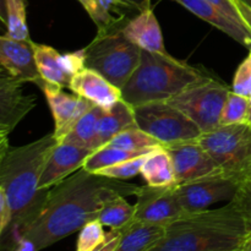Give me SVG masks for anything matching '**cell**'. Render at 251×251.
<instances>
[{"label": "cell", "mask_w": 251, "mask_h": 251, "mask_svg": "<svg viewBox=\"0 0 251 251\" xmlns=\"http://www.w3.org/2000/svg\"><path fill=\"white\" fill-rule=\"evenodd\" d=\"M139 188L125 180L80 169L49 190L39 213L22 230L19 239L31 240L37 251L51 247L78 232L86 223L97 220L109 199L136 196Z\"/></svg>", "instance_id": "obj_1"}, {"label": "cell", "mask_w": 251, "mask_h": 251, "mask_svg": "<svg viewBox=\"0 0 251 251\" xmlns=\"http://www.w3.org/2000/svg\"><path fill=\"white\" fill-rule=\"evenodd\" d=\"M58 144L50 132L24 146H10L0 153V191L12 210L11 225L1 237L11 238V248L47 200L50 189L39 190V180L47 159Z\"/></svg>", "instance_id": "obj_2"}, {"label": "cell", "mask_w": 251, "mask_h": 251, "mask_svg": "<svg viewBox=\"0 0 251 251\" xmlns=\"http://www.w3.org/2000/svg\"><path fill=\"white\" fill-rule=\"evenodd\" d=\"M251 235V222L234 200L215 210L189 213L166 227L150 251H240Z\"/></svg>", "instance_id": "obj_3"}, {"label": "cell", "mask_w": 251, "mask_h": 251, "mask_svg": "<svg viewBox=\"0 0 251 251\" xmlns=\"http://www.w3.org/2000/svg\"><path fill=\"white\" fill-rule=\"evenodd\" d=\"M203 69L172 56L142 50L139 66L123 87V100L132 108L171 100L198 83L211 80Z\"/></svg>", "instance_id": "obj_4"}, {"label": "cell", "mask_w": 251, "mask_h": 251, "mask_svg": "<svg viewBox=\"0 0 251 251\" xmlns=\"http://www.w3.org/2000/svg\"><path fill=\"white\" fill-rule=\"evenodd\" d=\"M86 66L122 88L135 73L141 60L142 49L123 34L122 28L98 33L85 48Z\"/></svg>", "instance_id": "obj_5"}, {"label": "cell", "mask_w": 251, "mask_h": 251, "mask_svg": "<svg viewBox=\"0 0 251 251\" xmlns=\"http://www.w3.org/2000/svg\"><path fill=\"white\" fill-rule=\"evenodd\" d=\"M223 174L242 183L251 174V125L218 126L198 139Z\"/></svg>", "instance_id": "obj_6"}, {"label": "cell", "mask_w": 251, "mask_h": 251, "mask_svg": "<svg viewBox=\"0 0 251 251\" xmlns=\"http://www.w3.org/2000/svg\"><path fill=\"white\" fill-rule=\"evenodd\" d=\"M137 127L161 142L163 147L193 141L202 134L198 125L167 100L134 108Z\"/></svg>", "instance_id": "obj_7"}, {"label": "cell", "mask_w": 251, "mask_h": 251, "mask_svg": "<svg viewBox=\"0 0 251 251\" xmlns=\"http://www.w3.org/2000/svg\"><path fill=\"white\" fill-rule=\"evenodd\" d=\"M230 91V87L213 77L186 88L167 102L193 120L203 134L221 125L223 108Z\"/></svg>", "instance_id": "obj_8"}, {"label": "cell", "mask_w": 251, "mask_h": 251, "mask_svg": "<svg viewBox=\"0 0 251 251\" xmlns=\"http://www.w3.org/2000/svg\"><path fill=\"white\" fill-rule=\"evenodd\" d=\"M189 215L176 194V185L140 186L136 194L134 222L167 227Z\"/></svg>", "instance_id": "obj_9"}, {"label": "cell", "mask_w": 251, "mask_h": 251, "mask_svg": "<svg viewBox=\"0 0 251 251\" xmlns=\"http://www.w3.org/2000/svg\"><path fill=\"white\" fill-rule=\"evenodd\" d=\"M239 188L238 179L217 174L176 185V194L184 210L188 213H196L208 210L215 203L234 200Z\"/></svg>", "instance_id": "obj_10"}, {"label": "cell", "mask_w": 251, "mask_h": 251, "mask_svg": "<svg viewBox=\"0 0 251 251\" xmlns=\"http://www.w3.org/2000/svg\"><path fill=\"white\" fill-rule=\"evenodd\" d=\"M24 82L1 70L0 76V153L10 147L9 135L36 105L34 96L22 92Z\"/></svg>", "instance_id": "obj_11"}, {"label": "cell", "mask_w": 251, "mask_h": 251, "mask_svg": "<svg viewBox=\"0 0 251 251\" xmlns=\"http://www.w3.org/2000/svg\"><path fill=\"white\" fill-rule=\"evenodd\" d=\"M37 68L46 82L69 88L74 76L86 66L85 48L71 53H59L53 47L32 41Z\"/></svg>", "instance_id": "obj_12"}, {"label": "cell", "mask_w": 251, "mask_h": 251, "mask_svg": "<svg viewBox=\"0 0 251 251\" xmlns=\"http://www.w3.org/2000/svg\"><path fill=\"white\" fill-rule=\"evenodd\" d=\"M173 159L176 185L223 174L198 139L166 147Z\"/></svg>", "instance_id": "obj_13"}, {"label": "cell", "mask_w": 251, "mask_h": 251, "mask_svg": "<svg viewBox=\"0 0 251 251\" xmlns=\"http://www.w3.org/2000/svg\"><path fill=\"white\" fill-rule=\"evenodd\" d=\"M50 108L54 119V135L61 142L70 132L74 125L80 120L86 112L92 108V103L76 93H69L59 86L44 81L41 87Z\"/></svg>", "instance_id": "obj_14"}, {"label": "cell", "mask_w": 251, "mask_h": 251, "mask_svg": "<svg viewBox=\"0 0 251 251\" xmlns=\"http://www.w3.org/2000/svg\"><path fill=\"white\" fill-rule=\"evenodd\" d=\"M0 64L7 75L24 83L32 82L41 87L44 82L37 68L31 39L19 41L6 34L0 37Z\"/></svg>", "instance_id": "obj_15"}, {"label": "cell", "mask_w": 251, "mask_h": 251, "mask_svg": "<svg viewBox=\"0 0 251 251\" xmlns=\"http://www.w3.org/2000/svg\"><path fill=\"white\" fill-rule=\"evenodd\" d=\"M95 151L66 142H59L48 157L39 180V190H48L83 168Z\"/></svg>", "instance_id": "obj_16"}, {"label": "cell", "mask_w": 251, "mask_h": 251, "mask_svg": "<svg viewBox=\"0 0 251 251\" xmlns=\"http://www.w3.org/2000/svg\"><path fill=\"white\" fill-rule=\"evenodd\" d=\"M69 88L71 92L90 100L103 110H109L123 100L122 88L113 85L104 76L90 68H85L76 74Z\"/></svg>", "instance_id": "obj_17"}, {"label": "cell", "mask_w": 251, "mask_h": 251, "mask_svg": "<svg viewBox=\"0 0 251 251\" xmlns=\"http://www.w3.org/2000/svg\"><path fill=\"white\" fill-rule=\"evenodd\" d=\"M195 16L208 22L244 47H251V31L242 22L232 19L207 0H173Z\"/></svg>", "instance_id": "obj_18"}, {"label": "cell", "mask_w": 251, "mask_h": 251, "mask_svg": "<svg viewBox=\"0 0 251 251\" xmlns=\"http://www.w3.org/2000/svg\"><path fill=\"white\" fill-rule=\"evenodd\" d=\"M122 32L131 43L140 49L151 53H168L164 47L161 26L151 6L142 10L139 15L122 27Z\"/></svg>", "instance_id": "obj_19"}, {"label": "cell", "mask_w": 251, "mask_h": 251, "mask_svg": "<svg viewBox=\"0 0 251 251\" xmlns=\"http://www.w3.org/2000/svg\"><path fill=\"white\" fill-rule=\"evenodd\" d=\"M97 26L98 33L119 28L130 10L137 7L129 0H77ZM139 11V10H137Z\"/></svg>", "instance_id": "obj_20"}, {"label": "cell", "mask_w": 251, "mask_h": 251, "mask_svg": "<svg viewBox=\"0 0 251 251\" xmlns=\"http://www.w3.org/2000/svg\"><path fill=\"white\" fill-rule=\"evenodd\" d=\"M134 108L119 100L109 110H103L97 125V150L105 146L113 137L131 127H136Z\"/></svg>", "instance_id": "obj_21"}, {"label": "cell", "mask_w": 251, "mask_h": 251, "mask_svg": "<svg viewBox=\"0 0 251 251\" xmlns=\"http://www.w3.org/2000/svg\"><path fill=\"white\" fill-rule=\"evenodd\" d=\"M140 174L150 186L176 185L173 159L166 147H159L147 156Z\"/></svg>", "instance_id": "obj_22"}, {"label": "cell", "mask_w": 251, "mask_h": 251, "mask_svg": "<svg viewBox=\"0 0 251 251\" xmlns=\"http://www.w3.org/2000/svg\"><path fill=\"white\" fill-rule=\"evenodd\" d=\"M166 233V227L134 222L125 228L115 251H150Z\"/></svg>", "instance_id": "obj_23"}, {"label": "cell", "mask_w": 251, "mask_h": 251, "mask_svg": "<svg viewBox=\"0 0 251 251\" xmlns=\"http://www.w3.org/2000/svg\"><path fill=\"white\" fill-rule=\"evenodd\" d=\"M102 113V108L98 105H92V108L86 112L74 125L73 129L61 142L73 144L96 151L97 150V125Z\"/></svg>", "instance_id": "obj_24"}, {"label": "cell", "mask_w": 251, "mask_h": 251, "mask_svg": "<svg viewBox=\"0 0 251 251\" xmlns=\"http://www.w3.org/2000/svg\"><path fill=\"white\" fill-rule=\"evenodd\" d=\"M135 205H130L125 196L117 195L103 205L97 220L110 229H123L134 223Z\"/></svg>", "instance_id": "obj_25"}, {"label": "cell", "mask_w": 251, "mask_h": 251, "mask_svg": "<svg viewBox=\"0 0 251 251\" xmlns=\"http://www.w3.org/2000/svg\"><path fill=\"white\" fill-rule=\"evenodd\" d=\"M150 152L152 151H129V150L117 149L112 146H103L91 153V156L86 159L82 169L91 173H96L103 168L123 163V162L144 156Z\"/></svg>", "instance_id": "obj_26"}, {"label": "cell", "mask_w": 251, "mask_h": 251, "mask_svg": "<svg viewBox=\"0 0 251 251\" xmlns=\"http://www.w3.org/2000/svg\"><path fill=\"white\" fill-rule=\"evenodd\" d=\"M6 36L19 41L29 39L28 26H27L26 1L25 0H4Z\"/></svg>", "instance_id": "obj_27"}, {"label": "cell", "mask_w": 251, "mask_h": 251, "mask_svg": "<svg viewBox=\"0 0 251 251\" xmlns=\"http://www.w3.org/2000/svg\"><path fill=\"white\" fill-rule=\"evenodd\" d=\"M105 146L129 150V151H153L159 147H163V145L136 126L118 134Z\"/></svg>", "instance_id": "obj_28"}, {"label": "cell", "mask_w": 251, "mask_h": 251, "mask_svg": "<svg viewBox=\"0 0 251 251\" xmlns=\"http://www.w3.org/2000/svg\"><path fill=\"white\" fill-rule=\"evenodd\" d=\"M248 114H249V98L230 91L223 108L220 126L248 124Z\"/></svg>", "instance_id": "obj_29"}, {"label": "cell", "mask_w": 251, "mask_h": 251, "mask_svg": "<svg viewBox=\"0 0 251 251\" xmlns=\"http://www.w3.org/2000/svg\"><path fill=\"white\" fill-rule=\"evenodd\" d=\"M104 226L98 220L86 223L78 230V238L76 242V251H93L105 240L107 233L103 229Z\"/></svg>", "instance_id": "obj_30"}, {"label": "cell", "mask_w": 251, "mask_h": 251, "mask_svg": "<svg viewBox=\"0 0 251 251\" xmlns=\"http://www.w3.org/2000/svg\"><path fill=\"white\" fill-rule=\"evenodd\" d=\"M150 153H151V152H150ZM150 153L136 157V158L129 159V161H125L123 162V163L115 164V166L103 168L100 169V171L96 172V174H98V176H108V178H112V179L126 180V179H130L132 178V176L141 173L142 166H144L145 161H146L147 156H149Z\"/></svg>", "instance_id": "obj_31"}, {"label": "cell", "mask_w": 251, "mask_h": 251, "mask_svg": "<svg viewBox=\"0 0 251 251\" xmlns=\"http://www.w3.org/2000/svg\"><path fill=\"white\" fill-rule=\"evenodd\" d=\"M232 92L237 95L244 96V97H251V59L248 56L239 66L233 77Z\"/></svg>", "instance_id": "obj_32"}, {"label": "cell", "mask_w": 251, "mask_h": 251, "mask_svg": "<svg viewBox=\"0 0 251 251\" xmlns=\"http://www.w3.org/2000/svg\"><path fill=\"white\" fill-rule=\"evenodd\" d=\"M234 201L242 207V210L244 211V213L251 222V174L244 180H242L239 191H238Z\"/></svg>", "instance_id": "obj_33"}, {"label": "cell", "mask_w": 251, "mask_h": 251, "mask_svg": "<svg viewBox=\"0 0 251 251\" xmlns=\"http://www.w3.org/2000/svg\"><path fill=\"white\" fill-rule=\"evenodd\" d=\"M12 222V210L9 205L6 196L0 191V233L1 235L9 229Z\"/></svg>", "instance_id": "obj_34"}, {"label": "cell", "mask_w": 251, "mask_h": 251, "mask_svg": "<svg viewBox=\"0 0 251 251\" xmlns=\"http://www.w3.org/2000/svg\"><path fill=\"white\" fill-rule=\"evenodd\" d=\"M124 230L125 228H123V229H110L107 233V237H105L104 242L100 247L96 248L93 251H115L118 245H119L120 240H122Z\"/></svg>", "instance_id": "obj_35"}, {"label": "cell", "mask_w": 251, "mask_h": 251, "mask_svg": "<svg viewBox=\"0 0 251 251\" xmlns=\"http://www.w3.org/2000/svg\"><path fill=\"white\" fill-rule=\"evenodd\" d=\"M207 1L211 2L212 5H215L216 7H218L221 11H223L226 15H228L229 17H232V19H234V20H237V21L244 24V22L242 21V19H240L239 12H238L237 7L234 6V4H233L232 0H207Z\"/></svg>", "instance_id": "obj_36"}, {"label": "cell", "mask_w": 251, "mask_h": 251, "mask_svg": "<svg viewBox=\"0 0 251 251\" xmlns=\"http://www.w3.org/2000/svg\"><path fill=\"white\" fill-rule=\"evenodd\" d=\"M234 6L237 7L239 16L242 21L244 22L245 26L251 31V6L243 0H232Z\"/></svg>", "instance_id": "obj_37"}, {"label": "cell", "mask_w": 251, "mask_h": 251, "mask_svg": "<svg viewBox=\"0 0 251 251\" xmlns=\"http://www.w3.org/2000/svg\"><path fill=\"white\" fill-rule=\"evenodd\" d=\"M12 251H37V249L31 240L20 238L12 247Z\"/></svg>", "instance_id": "obj_38"}, {"label": "cell", "mask_w": 251, "mask_h": 251, "mask_svg": "<svg viewBox=\"0 0 251 251\" xmlns=\"http://www.w3.org/2000/svg\"><path fill=\"white\" fill-rule=\"evenodd\" d=\"M129 1L131 2V4H134L135 6L137 7L139 11H142V10L150 7V2H151V0H129Z\"/></svg>", "instance_id": "obj_39"}, {"label": "cell", "mask_w": 251, "mask_h": 251, "mask_svg": "<svg viewBox=\"0 0 251 251\" xmlns=\"http://www.w3.org/2000/svg\"><path fill=\"white\" fill-rule=\"evenodd\" d=\"M242 251H251V235L249 237V239L245 242V244H244V247H243Z\"/></svg>", "instance_id": "obj_40"}, {"label": "cell", "mask_w": 251, "mask_h": 251, "mask_svg": "<svg viewBox=\"0 0 251 251\" xmlns=\"http://www.w3.org/2000/svg\"><path fill=\"white\" fill-rule=\"evenodd\" d=\"M248 124L251 125V97L249 98V114H248Z\"/></svg>", "instance_id": "obj_41"}, {"label": "cell", "mask_w": 251, "mask_h": 251, "mask_svg": "<svg viewBox=\"0 0 251 251\" xmlns=\"http://www.w3.org/2000/svg\"><path fill=\"white\" fill-rule=\"evenodd\" d=\"M243 1H245L248 5H250V6H251V0H243Z\"/></svg>", "instance_id": "obj_42"}, {"label": "cell", "mask_w": 251, "mask_h": 251, "mask_svg": "<svg viewBox=\"0 0 251 251\" xmlns=\"http://www.w3.org/2000/svg\"><path fill=\"white\" fill-rule=\"evenodd\" d=\"M249 56H250V59H251V49H250V54H249Z\"/></svg>", "instance_id": "obj_43"}, {"label": "cell", "mask_w": 251, "mask_h": 251, "mask_svg": "<svg viewBox=\"0 0 251 251\" xmlns=\"http://www.w3.org/2000/svg\"><path fill=\"white\" fill-rule=\"evenodd\" d=\"M240 251H242V250H240Z\"/></svg>", "instance_id": "obj_44"}]
</instances>
